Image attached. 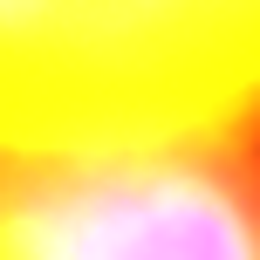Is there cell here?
I'll use <instances>...</instances> for the list:
<instances>
[{
	"instance_id": "cell-1",
	"label": "cell",
	"mask_w": 260,
	"mask_h": 260,
	"mask_svg": "<svg viewBox=\"0 0 260 260\" xmlns=\"http://www.w3.org/2000/svg\"><path fill=\"white\" fill-rule=\"evenodd\" d=\"M260 130V0H0V157Z\"/></svg>"
},
{
	"instance_id": "cell-2",
	"label": "cell",
	"mask_w": 260,
	"mask_h": 260,
	"mask_svg": "<svg viewBox=\"0 0 260 260\" xmlns=\"http://www.w3.org/2000/svg\"><path fill=\"white\" fill-rule=\"evenodd\" d=\"M0 260H260L253 137L0 157Z\"/></svg>"
}]
</instances>
